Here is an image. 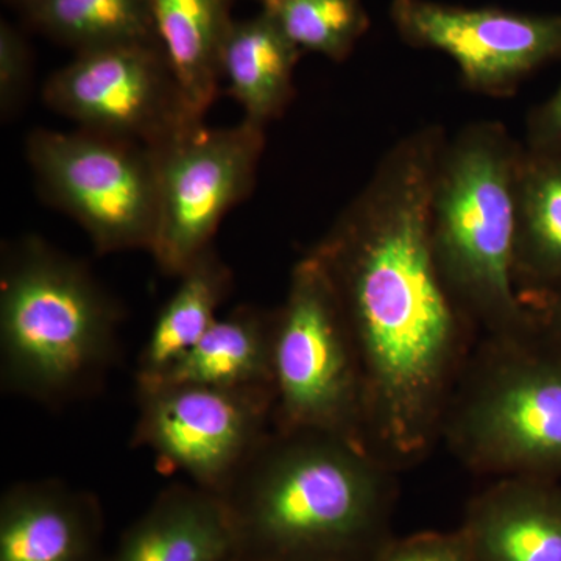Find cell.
<instances>
[{"label": "cell", "instance_id": "obj_17", "mask_svg": "<svg viewBox=\"0 0 561 561\" xmlns=\"http://www.w3.org/2000/svg\"><path fill=\"white\" fill-rule=\"evenodd\" d=\"M154 28L195 113L219 98L221 55L234 20V0H150Z\"/></svg>", "mask_w": 561, "mask_h": 561}, {"label": "cell", "instance_id": "obj_15", "mask_svg": "<svg viewBox=\"0 0 561 561\" xmlns=\"http://www.w3.org/2000/svg\"><path fill=\"white\" fill-rule=\"evenodd\" d=\"M301 55L268 11L234 21L221 55V81L245 111L243 119L267 127L280 117L294 99Z\"/></svg>", "mask_w": 561, "mask_h": 561}, {"label": "cell", "instance_id": "obj_16", "mask_svg": "<svg viewBox=\"0 0 561 561\" xmlns=\"http://www.w3.org/2000/svg\"><path fill=\"white\" fill-rule=\"evenodd\" d=\"M273 328L275 311L238 306L214 321L201 341L153 386L202 383L273 391Z\"/></svg>", "mask_w": 561, "mask_h": 561}, {"label": "cell", "instance_id": "obj_7", "mask_svg": "<svg viewBox=\"0 0 561 561\" xmlns=\"http://www.w3.org/2000/svg\"><path fill=\"white\" fill-rule=\"evenodd\" d=\"M25 151L43 197L87 231L99 254L153 249L158 186L149 147L77 127L35 130Z\"/></svg>", "mask_w": 561, "mask_h": 561}, {"label": "cell", "instance_id": "obj_27", "mask_svg": "<svg viewBox=\"0 0 561 561\" xmlns=\"http://www.w3.org/2000/svg\"><path fill=\"white\" fill-rule=\"evenodd\" d=\"M260 2H261V0H260Z\"/></svg>", "mask_w": 561, "mask_h": 561}, {"label": "cell", "instance_id": "obj_2", "mask_svg": "<svg viewBox=\"0 0 561 561\" xmlns=\"http://www.w3.org/2000/svg\"><path fill=\"white\" fill-rule=\"evenodd\" d=\"M393 474L348 438L272 427L224 494L239 557L364 561L391 538Z\"/></svg>", "mask_w": 561, "mask_h": 561}, {"label": "cell", "instance_id": "obj_5", "mask_svg": "<svg viewBox=\"0 0 561 561\" xmlns=\"http://www.w3.org/2000/svg\"><path fill=\"white\" fill-rule=\"evenodd\" d=\"M440 440L481 474L561 481V346L538 330L483 337L454 390Z\"/></svg>", "mask_w": 561, "mask_h": 561}, {"label": "cell", "instance_id": "obj_21", "mask_svg": "<svg viewBox=\"0 0 561 561\" xmlns=\"http://www.w3.org/2000/svg\"><path fill=\"white\" fill-rule=\"evenodd\" d=\"M301 51L345 61L370 27L360 0H261Z\"/></svg>", "mask_w": 561, "mask_h": 561}, {"label": "cell", "instance_id": "obj_6", "mask_svg": "<svg viewBox=\"0 0 561 561\" xmlns=\"http://www.w3.org/2000/svg\"><path fill=\"white\" fill-rule=\"evenodd\" d=\"M273 394L275 430L337 435L367 448L359 364L337 295L311 250L294 265L275 311Z\"/></svg>", "mask_w": 561, "mask_h": 561}, {"label": "cell", "instance_id": "obj_23", "mask_svg": "<svg viewBox=\"0 0 561 561\" xmlns=\"http://www.w3.org/2000/svg\"><path fill=\"white\" fill-rule=\"evenodd\" d=\"M364 561H471L459 531L390 538Z\"/></svg>", "mask_w": 561, "mask_h": 561}, {"label": "cell", "instance_id": "obj_14", "mask_svg": "<svg viewBox=\"0 0 561 561\" xmlns=\"http://www.w3.org/2000/svg\"><path fill=\"white\" fill-rule=\"evenodd\" d=\"M239 557L234 518L220 494L175 483L125 530L106 561H231Z\"/></svg>", "mask_w": 561, "mask_h": 561}, {"label": "cell", "instance_id": "obj_26", "mask_svg": "<svg viewBox=\"0 0 561 561\" xmlns=\"http://www.w3.org/2000/svg\"><path fill=\"white\" fill-rule=\"evenodd\" d=\"M231 561H251V560L242 559V557H236V559H232Z\"/></svg>", "mask_w": 561, "mask_h": 561}, {"label": "cell", "instance_id": "obj_4", "mask_svg": "<svg viewBox=\"0 0 561 561\" xmlns=\"http://www.w3.org/2000/svg\"><path fill=\"white\" fill-rule=\"evenodd\" d=\"M523 144L501 122L465 125L438 154L431 239L442 278L482 337L537 330L515 278L516 181Z\"/></svg>", "mask_w": 561, "mask_h": 561}, {"label": "cell", "instance_id": "obj_13", "mask_svg": "<svg viewBox=\"0 0 561 561\" xmlns=\"http://www.w3.org/2000/svg\"><path fill=\"white\" fill-rule=\"evenodd\" d=\"M457 531L471 561H561V481L496 479Z\"/></svg>", "mask_w": 561, "mask_h": 561}, {"label": "cell", "instance_id": "obj_1", "mask_svg": "<svg viewBox=\"0 0 561 561\" xmlns=\"http://www.w3.org/2000/svg\"><path fill=\"white\" fill-rule=\"evenodd\" d=\"M445 128L402 136L311 251L330 278L364 387L367 448L394 471L442 438L476 330L442 278L431 192Z\"/></svg>", "mask_w": 561, "mask_h": 561}, {"label": "cell", "instance_id": "obj_20", "mask_svg": "<svg viewBox=\"0 0 561 561\" xmlns=\"http://www.w3.org/2000/svg\"><path fill=\"white\" fill-rule=\"evenodd\" d=\"M32 31L81 54L122 46L161 44L150 0H5Z\"/></svg>", "mask_w": 561, "mask_h": 561}, {"label": "cell", "instance_id": "obj_11", "mask_svg": "<svg viewBox=\"0 0 561 561\" xmlns=\"http://www.w3.org/2000/svg\"><path fill=\"white\" fill-rule=\"evenodd\" d=\"M390 14L405 43L448 55L461 81L490 98L512 95L531 72L561 60V13L391 0Z\"/></svg>", "mask_w": 561, "mask_h": 561}, {"label": "cell", "instance_id": "obj_24", "mask_svg": "<svg viewBox=\"0 0 561 561\" xmlns=\"http://www.w3.org/2000/svg\"><path fill=\"white\" fill-rule=\"evenodd\" d=\"M523 146L538 153H561V83L548 101L530 111Z\"/></svg>", "mask_w": 561, "mask_h": 561}, {"label": "cell", "instance_id": "obj_12", "mask_svg": "<svg viewBox=\"0 0 561 561\" xmlns=\"http://www.w3.org/2000/svg\"><path fill=\"white\" fill-rule=\"evenodd\" d=\"M103 513L60 481L21 482L0 501V561H95Z\"/></svg>", "mask_w": 561, "mask_h": 561}, {"label": "cell", "instance_id": "obj_25", "mask_svg": "<svg viewBox=\"0 0 561 561\" xmlns=\"http://www.w3.org/2000/svg\"><path fill=\"white\" fill-rule=\"evenodd\" d=\"M537 330L561 346V291L522 295Z\"/></svg>", "mask_w": 561, "mask_h": 561}, {"label": "cell", "instance_id": "obj_3", "mask_svg": "<svg viewBox=\"0 0 561 561\" xmlns=\"http://www.w3.org/2000/svg\"><path fill=\"white\" fill-rule=\"evenodd\" d=\"M122 309L90 268L27 236L0 272L2 389L47 408L91 397L119 354Z\"/></svg>", "mask_w": 561, "mask_h": 561}, {"label": "cell", "instance_id": "obj_8", "mask_svg": "<svg viewBox=\"0 0 561 561\" xmlns=\"http://www.w3.org/2000/svg\"><path fill=\"white\" fill-rule=\"evenodd\" d=\"M265 127L243 119L230 128L198 125L158 147V267L179 276L213 247L221 220L256 184Z\"/></svg>", "mask_w": 561, "mask_h": 561}, {"label": "cell", "instance_id": "obj_10", "mask_svg": "<svg viewBox=\"0 0 561 561\" xmlns=\"http://www.w3.org/2000/svg\"><path fill=\"white\" fill-rule=\"evenodd\" d=\"M43 99L79 128L136 140L150 150L205 124L158 43L76 54L51 73Z\"/></svg>", "mask_w": 561, "mask_h": 561}, {"label": "cell", "instance_id": "obj_9", "mask_svg": "<svg viewBox=\"0 0 561 561\" xmlns=\"http://www.w3.org/2000/svg\"><path fill=\"white\" fill-rule=\"evenodd\" d=\"M136 391L133 446L220 496L273 427L272 390L158 383Z\"/></svg>", "mask_w": 561, "mask_h": 561}, {"label": "cell", "instance_id": "obj_19", "mask_svg": "<svg viewBox=\"0 0 561 561\" xmlns=\"http://www.w3.org/2000/svg\"><path fill=\"white\" fill-rule=\"evenodd\" d=\"M179 278V287L162 306L140 351L136 389L160 381L173 364L201 341L219 319L217 312L232 287L230 267L214 247L192 262Z\"/></svg>", "mask_w": 561, "mask_h": 561}, {"label": "cell", "instance_id": "obj_18", "mask_svg": "<svg viewBox=\"0 0 561 561\" xmlns=\"http://www.w3.org/2000/svg\"><path fill=\"white\" fill-rule=\"evenodd\" d=\"M515 278L522 295L561 291V153L523 146L516 181Z\"/></svg>", "mask_w": 561, "mask_h": 561}, {"label": "cell", "instance_id": "obj_22", "mask_svg": "<svg viewBox=\"0 0 561 561\" xmlns=\"http://www.w3.org/2000/svg\"><path fill=\"white\" fill-rule=\"evenodd\" d=\"M33 76L32 47L24 33L0 22V114L10 119L27 101Z\"/></svg>", "mask_w": 561, "mask_h": 561}]
</instances>
